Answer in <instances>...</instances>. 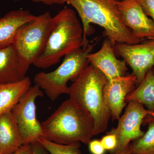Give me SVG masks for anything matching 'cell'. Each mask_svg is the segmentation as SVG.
I'll use <instances>...</instances> for the list:
<instances>
[{
    "label": "cell",
    "instance_id": "7402d4cb",
    "mask_svg": "<svg viewBox=\"0 0 154 154\" xmlns=\"http://www.w3.org/2000/svg\"><path fill=\"white\" fill-rule=\"evenodd\" d=\"M89 149L92 154H104L105 149L101 141L95 140L89 142Z\"/></svg>",
    "mask_w": 154,
    "mask_h": 154
},
{
    "label": "cell",
    "instance_id": "ffe728a7",
    "mask_svg": "<svg viewBox=\"0 0 154 154\" xmlns=\"http://www.w3.org/2000/svg\"><path fill=\"white\" fill-rule=\"evenodd\" d=\"M100 141L105 150L109 151L110 152L113 151L117 146L116 136L112 134H107Z\"/></svg>",
    "mask_w": 154,
    "mask_h": 154
},
{
    "label": "cell",
    "instance_id": "8992f818",
    "mask_svg": "<svg viewBox=\"0 0 154 154\" xmlns=\"http://www.w3.org/2000/svg\"><path fill=\"white\" fill-rule=\"evenodd\" d=\"M52 25L53 17L46 12L22 25L17 31L12 45L28 65H33L43 52Z\"/></svg>",
    "mask_w": 154,
    "mask_h": 154
},
{
    "label": "cell",
    "instance_id": "ac0fdd59",
    "mask_svg": "<svg viewBox=\"0 0 154 154\" xmlns=\"http://www.w3.org/2000/svg\"><path fill=\"white\" fill-rule=\"evenodd\" d=\"M143 122L148 124L147 131L142 137L130 144L131 153L154 154V117L148 116Z\"/></svg>",
    "mask_w": 154,
    "mask_h": 154
},
{
    "label": "cell",
    "instance_id": "ba28073f",
    "mask_svg": "<svg viewBox=\"0 0 154 154\" xmlns=\"http://www.w3.org/2000/svg\"><path fill=\"white\" fill-rule=\"evenodd\" d=\"M148 116L154 117V111L146 109L143 105L136 101L128 102L124 114L119 119L117 127L107 133L115 135L117 139V146L110 154L118 153L127 147L131 141L143 135L145 132L141 129V125Z\"/></svg>",
    "mask_w": 154,
    "mask_h": 154
},
{
    "label": "cell",
    "instance_id": "d4e9b609",
    "mask_svg": "<svg viewBox=\"0 0 154 154\" xmlns=\"http://www.w3.org/2000/svg\"><path fill=\"white\" fill-rule=\"evenodd\" d=\"M32 149L31 145H22L13 154H31Z\"/></svg>",
    "mask_w": 154,
    "mask_h": 154
},
{
    "label": "cell",
    "instance_id": "4316f807",
    "mask_svg": "<svg viewBox=\"0 0 154 154\" xmlns=\"http://www.w3.org/2000/svg\"><path fill=\"white\" fill-rule=\"evenodd\" d=\"M13 1H15V2H19V1H20L21 0H13Z\"/></svg>",
    "mask_w": 154,
    "mask_h": 154
},
{
    "label": "cell",
    "instance_id": "e0dca14e",
    "mask_svg": "<svg viewBox=\"0 0 154 154\" xmlns=\"http://www.w3.org/2000/svg\"><path fill=\"white\" fill-rule=\"evenodd\" d=\"M136 101L145 105L148 110L154 112V73L151 69L143 81L125 98L127 103Z\"/></svg>",
    "mask_w": 154,
    "mask_h": 154
},
{
    "label": "cell",
    "instance_id": "603a6c76",
    "mask_svg": "<svg viewBox=\"0 0 154 154\" xmlns=\"http://www.w3.org/2000/svg\"><path fill=\"white\" fill-rule=\"evenodd\" d=\"M30 145L32 149L31 154H51L37 141L33 142Z\"/></svg>",
    "mask_w": 154,
    "mask_h": 154
},
{
    "label": "cell",
    "instance_id": "7c38bea8",
    "mask_svg": "<svg viewBox=\"0 0 154 154\" xmlns=\"http://www.w3.org/2000/svg\"><path fill=\"white\" fill-rule=\"evenodd\" d=\"M88 60L89 64L102 72L107 80L127 75L126 62L116 58L113 46L107 38L98 51L88 54Z\"/></svg>",
    "mask_w": 154,
    "mask_h": 154
},
{
    "label": "cell",
    "instance_id": "277c9868",
    "mask_svg": "<svg viewBox=\"0 0 154 154\" xmlns=\"http://www.w3.org/2000/svg\"><path fill=\"white\" fill-rule=\"evenodd\" d=\"M107 80L102 72L89 64L69 87V99L77 106L88 110L93 116L95 135L107 130L111 117L103 94Z\"/></svg>",
    "mask_w": 154,
    "mask_h": 154
},
{
    "label": "cell",
    "instance_id": "5bb4252c",
    "mask_svg": "<svg viewBox=\"0 0 154 154\" xmlns=\"http://www.w3.org/2000/svg\"><path fill=\"white\" fill-rule=\"evenodd\" d=\"M36 16L29 10H13L0 18V49L13 44L19 28L32 21Z\"/></svg>",
    "mask_w": 154,
    "mask_h": 154
},
{
    "label": "cell",
    "instance_id": "83f0119b",
    "mask_svg": "<svg viewBox=\"0 0 154 154\" xmlns=\"http://www.w3.org/2000/svg\"><path fill=\"white\" fill-rule=\"evenodd\" d=\"M153 71L154 73V68L153 69Z\"/></svg>",
    "mask_w": 154,
    "mask_h": 154
},
{
    "label": "cell",
    "instance_id": "5b68a950",
    "mask_svg": "<svg viewBox=\"0 0 154 154\" xmlns=\"http://www.w3.org/2000/svg\"><path fill=\"white\" fill-rule=\"evenodd\" d=\"M94 45L89 43L85 48L66 54L62 63L54 71L36 74L34 78L35 85L43 90L52 101L63 94H68L67 83L69 81L75 82L89 65L88 56L92 52Z\"/></svg>",
    "mask_w": 154,
    "mask_h": 154
},
{
    "label": "cell",
    "instance_id": "2e32d148",
    "mask_svg": "<svg viewBox=\"0 0 154 154\" xmlns=\"http://www.w3.org/2000/svg\"><path fill=\"white\" fill-rule=\"evenodd\" d=\"M31 86L29 77L15 82L0 84V115L11 111Z\"/></svg>",
    "mask_w": 154,
    "mask_h": 154
},
{
    "label": "cell",
    "instance_id": "3957f363",
    "mask_svg": "<svg viewBox=\"0 0 154 154\" xmlns=\"http://www.w3.org/2000/svg\"><path fill=\"white\" fill-rule=\"evenodd\" d=\"M82 25L72 9L65 8L53 17V25L44 50L33 65L45 69L61 58L83 47Z\"/></svg>",
    "mask_w": 154,
    "mask_h": 154
},
{
    "label": "cell",
    "instance_id": "44dd1931",
    "mask_svg": "<svg viewBox=\"0 0 154 154\" xmlns=\"http://www.w3.org/2000/svg\"><path fill=\"white\" fill-rule=\"evenodd\" d=\"M144 13L154 22V0H137Z\"/></svg>",
    "mask_w": 154,
    "mask_h": 154
},
{
    "label": "cell",
    "instance_id": "d6986e66",
    "mask_svg": "<svg viewBox=\"0 0 154 154\" xmlns=\"http://www.w3.org/2000/svg\"><path fill=\"white\" fill-rule=\"evenodd\" d=\"M51 154H81L80 142L67 145L60 144L53 142L43 137L37 140Z\"/></svg>",
    "mask_w": 154,
    "mask_h": 154
},
{
    "label": "cell",
    "instance_id": "9a60e30c",
    "mask_svg": "<svg viewBox=\"0 0 154 154\" xmlns=\"http://www.w3.org/2000/svg\"><path fill=\"white\" fill-rule=\"evenodd\" d=\"M22 146L16 119L11 111L0 115V152L13 154Z\"/></svg>",
    "mask_w": 154,
    "mask_h": 154
},
{
    "label": "cell",
    "instance_id": "8fae6325",
    "mask_svg": "<svg viewBox=\"0 0 154 154\" xmlns=\"http://www.w3.org/2000/svg\"><path fill=\"white\" fill-rule=\"evenodd\" d=\"M137 81L132 73L107 80L103 90L104 99L113 121L120 118L126 106L125 98L135 89Z\"/></svg>",
    "mask_w": 154,
    "mask_h": 154
},
{
    "label": "cell",
    "instance_id": "9c48e42d",
    "mask_svg": "<svg viewBox=\"0 0 154 154\" xmlns=\"http://www.w3.org/2000/svg\"><path fill=\"white\" fill-rule=\"evenodd\" d=\"M113 48L116 54L122 57L131 68L137 85L154 68V39H146L137 44H116Z\"/></svg>",
    "mask_w": 154,
    "mask_h": 154
},
{
    "label": "cell",
    "instance_id": "52a82bcc",
    "mask_svg": "<svg viewBox=\"0 0 154 154\" xmlns=\"http://www.w3.org/2000/svg\"><path fill=\"white\" fill-rule=\"evenodd\" d=\"M44 96L39 86H31L14 106L11 112L16 119L22 145H30L43 136L41 123L36 116V99Z\"/></svg>",
    "mask_w": 154,
    "mask_h": 154
},
{
    "label": "cell",
    "instance_id": "6da1fadb",
    "mask_svg": "<svg viewBox=\"0 0 154 154\" xmlns=\"http://www.w3.org/2000/svg\"><path fill=\"white\" fill-rule=\"evenodd\" d=\"M121 0H66L76 11L82 22L84 38L83 47L89 44L87 36L94 31L91 24L104 29V35L113 46L116 44H137L143 40L133 36L125 26L119 10Z\"/></svg>",
    "mask_w": 154,
    "mask_h": 154
},
{
    "label": "cell",
    "instance_id": "cb8c5ba5",
    "mask_svg": "<svg viewBox=\"0 0 154 154\" xmlns=\"http://www.w3.org/2000/svg\"><path fill=\"white\" fill-rule=\"evenodd\" d=\"M34 3H40L48 5H63L66 3V0H31Z\"/></svg>",
    "mask_w": 154,
    "mask_h": 154
},
{
    "label": "cell",
    "instance_id": "f1b7e54d",
    "mask_svg": "<svg viewBox=\"0 0 154 154\" xmlns=\"http://www.w3.org/2000/svg\"><path fill=\"white\" fill-rule=\"evenodd\" d=\"M130 154H132V153H131Z\"/></svg>",
    "mask_w": 154,
    "mask_h": 154
},
{
    "label": "cell",
    "instance_id": "f546056e",
    "mask_svg": "<svg viewBox=\"0 0 154 154\" xmlns=\"http://www.w3.org/2000/svg\"><path fill=\"white\" fill-rule=\"evenodd\" d=\"M0 154H1V152H0Z\"/></svg>",
    "mask_w": 154,
    "mask_h": 154
},
{
    "label": "cell",
    "instance_id": "484cf974",
    "mask_svg": "<svg viewBox=\"0 0 154 154\" xmlns=\"http://www.w3.org/2000/svg\"><path fill=\"white\" fill-rule=\"evenodd\" d=\"M129 146L124 149L122 150L121 151L119 152L118 153L116 154H130L131 153L130 151Z\"/></svg>",
    "mask_w": 154,
    "mask_h": 154
},
{
    "label": "cell",
    "instance_id": "4fadbf2b",
    "mask_svg": "<svg viewBox=\"0 0 154 154\" xmlns=\"http://www.w3.org/2000/svg\"><path fill=\"white\" fill-rule=\"evenodd\" d=\"M29 67L19 57L12 45L0 49V84L23 79Z\"/></svg>",
    "mask_w": 154,
    "mask_h": 154
},
{
    "label": "cell",
    "instance_id": "7a4b0ae2",
    "mask_svg": "<svg viewBox=\"0 0 154 154\" xmlns=\"http://www.w3.org/2000/svg\"><path fill=\"white\" fill-rule=\"evenodd\" d=\"M43 137L60 144H88L95 135V122L88 110L69 99L41 123Z\"/></svg>",
    "mask_w": 154,
    "mask_h": 154
},
{
    "label": "cell",
    "instance_id": "30bf717a",
    "mask_svg": "<svg viewBox=\"0 0 154 154\" xmlns=\"http://www.w3.org/2000/svg\"><path fill=\"white\" fill-rule=\"evenodd\" d=\"M118 8L123 24L133 36L141 40L154 39V22L137 0H121Z\"/></svg>",
    "mask_w": 154,
    "mask_h": 154
}]
</instances>
